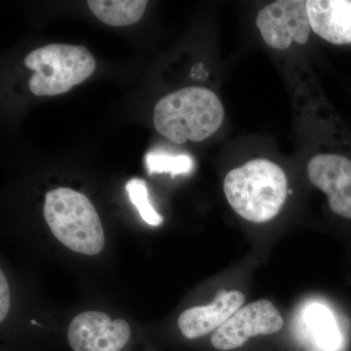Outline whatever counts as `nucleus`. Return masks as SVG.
<instances>
[{"label": "nucleus", "instance_id": "9d476101", "mask_svg": "<svg viewBox=\"0 0 351 351\" xmlns=\"http://www.w3.org/2000/svg\"><path fill=\"white\" fill-rule=\"evenodd\" d=\"M311 31L336 45L351 43V0H308Z\"/></svg>", "mask_w": 351, "mask_h": 351}, {"label": "nucleus", "instance_id": "7ed1b4c3", "mask_svg": "<svg viewBox=\"0 0 351 351\" xmlns=\"http://www.w3.org/2000/svg\"><path fill=\"white\" fill-rule=\"evenodd\" d=\"M44 218L51 232L69 250L95 256L105 246V232L96 208L82 193L68 188L48 191Z\"/></svg>", "mask_w": 351, "mask_h": 351}, {"label": "nucleus", "instance_id": "20e7f679", "mask_svg": "<svg viewBox=\"0 0 351 351\" xmlns=\"http://www.w3.org/2000/svg\"><path fill=\"white\" fill-rule=\"evenodd\" d=\"M25 64L34 71L29 82L32 93L57 96L88 80L96 69V60L84 46L58 43L32 51Z\"/></svg>", "mask_w": 351, "mask_h": 351}, {"label": "nucleus", "instance_id": "6e6552de", "mask_svg": "<svg viewBox=\"0 0 351 351\" xmlns=\"http://www.w3.org/2000/svg\"><path fill=\"white\" fill-rule=\"evenodd\" d=\"M307 176L327 195L332 212L351 219L350 159L341 154H317L309 160Z\"/></svg>", "mask_w": 351, "mask_h": 351}, {"label": "nucleus", "instance_id": "f257e3e1", "mask_svg": "<svg viewBox=\"0 0 351 351\" xmlns=\"http://www.w3.org/2000/svg\"><path fill=\"white\" fill-rule=\"evenodd\" d=\"M223 193L240 218L265 223L282 211L289 193L287 175L269 159H253L228 173Z\"/></svg>", "mask_w": 351, "mask_h": 351}, {"label": "nucleus", "instance_id": "0eeeda50", "mask_svg": "<svg viewBox=\"0 0 351 351\" xmlns=\"http://www.w3.org/2000/svg\"><path fill=\"white\" fill-rule=\"evenodd\" d=\"M130 337V326L125 320H112L101 311L78 314L68 330L69 343L73 351H121Z\"/></svg>", "mask_w": 351, "mask_h": 351}, {"label": "nucleus", "instance_id": "4468645a", "mask_svg": "<svg viewBox=\"0 0 351 351\" xmlns=\"http://www.w3.org/2000/svg\"><path fill=\"white\" fill-rule=\"evenodd\" d=\"M126 191L129 199L137 208L143 221L152 226H158L162 223V216L157 213L149 202V189L144 180L137 178L130 180L127 182Z\"/></svg>", "mask_w": 351, "mask_h": 351}, {"label": "nucleus", "instance_id": "2eb2a0df", "mask_svg": "<svg viewBox=\"0 0 351 351\" xmlns=\"http://www.w3.org/2000/svg\"><path fill=\"white\" fill-rule=\"evenodd\" d=\"M11 304L10 289L3 271H0V321L3 322Z\"/></svg>", "mask_w": 351, "mask_h": 351}, {"label": "nucleus", "instance_id": "1a4fd4ad", "mask_svg": "<svg viewBox=\"0 0 351 351\" xmlns=\"http://www.w3.org/2000/svg\"><path fill=\"white\" fill-rule=\"evenodd\" d=\"M245 304L246 295L241 291H219L209 304L182 311L178 319V327L184 338H203L223 326Z\"/></svg>", "mask_w": 351, "mask_h": 351}, {"label": "nucleus", "instance_id": "f03ea898", "mask_svg": "<svg viewBox=\"0 0 351 351\" xmlns=\"http://www.w3.org/2000/svg\"><path fill=\"white\" fill-rule=\"evenodd\" d=\"M225 110L219 97L203 87H186L160 99L154 107L156 131L175 144L202 142L219 130Z\"/></svg>", "mask_w": 351, "mask_h": 351}, {"label": "nucleus", "instance_id": "423d86ee", "mask_svg": "<svg viewBox=\"0 0 351 351\" xmlns=\"http://www.w3.org/2000/svg\"><path fill=\"white\" fill-rule=\"evenodd\" d=\"M256 25L265 43L286 50L293 43L306 44L311 36V23L304 0H279L263 7Z\"/></svg>", "mask_w": 351, "mask_h": 351}, {"label": "nucleus", "instance_id": "ddd939ff", "mask_svg": "<svg viewBox=\"0 0 351 351\" xmlns=\"http://www.w3.org/2000/svg\"><path fill=\"white\" fill-rule=\"evenodd\" d=\"M149 175L169 173L172 177L189 174L193 169V157L188 154H171L165 152H151L145 157Z\"/></svg>", "mask_w": 351, "mask_h": 351}, {"label": "nucleus", "instance_id": "f8f14e48", "mask_svg": "<svg viewBox=\"0 0 351 351\" xmlns=\"http://www.w3.org/2000/svg\"><path fill=\"white\" fill-rule=\"evenodd\" d=\"M306 322L316 346L321 350L334 351L339 346L341 336L331 313L322 304H313L306 311Z\"/></svg>", "mask_w": 351, "mask_h": 351}, {"label": "nucleus", "instance_id": "39448f33", "mask_svg": "<svg viewBox=\"0 0 351 351\" xmlns=\"http://www.w3.org/2000/svg\"><path fill=\"white\" fill-rule=\"evenodd\" d=\"M285 320L271 301L261 299L245 304L225 324L212 334L211 343L219 351L237 350L252 339L281 331Z\"/></svg>", "mask_w": 351, "mask_h": 351}, {"label": "nucleus", "instance_id": "9b49d317", "mask_svg": "<svg viewBox=\"0 0 351 351\" xmlns=\"http://www.w3.org/2000/svg\"><path fill=\"white\" fill-rule=\"evenodd\" d=\"M149 2L145 0H90V10L101 22L112 27L136 24L144 15Z\"/></svg>", "mask_w": 351, "mask_h": 351}]
</instances>
